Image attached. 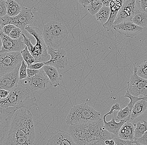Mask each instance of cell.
Returning a JSON list of instances; mask_svg holds the SVG:
<instances>
[{"label":"cell","instance_id":"obj_6","mask_svg":"<svg viewBox=\"0 0 147 145\" xmlns=\"http://www.w3.org/2000/svg\"><path fill=\"white\" fill-rule=\"evenodd\" d=\"M101 114L92 107L86 104L73 106L69 111L66 123L69 125L85 123L97 120L101 118Z\"/></svg>","mask_w":147,"mask_h":145},{"label":"cell","instance_id":"obj_48","mask_svg":"<svg viewBox=\"0 0 147 145\" xmlns=\"http://www.w3.org/2000/svg\"><path fill=\"white\" fill-rule=\"evenodd\" d=\"M2 30V27L1 25V24H0V32H1Z\"/></svg>","mask_w":147,"mask_h":145},{"label":"cell","instance_id":"obj_15","mask_svg":"<svg viewBox=\"0 0 147 145\" xmlns=\"http://www.w3.org/2000/svg\"><path fill=\"white\" fill-rule=\"evenodd\" d=\"M120 104L119 103H115L111 107L110 111L104 115L103 117V120L104 123V127L107 131L110 133L114 135L115 136L118 135L119 130L124 124L126 122L125 120L119 121V122H116L114 116L113 117L112 120L110 121L107 122L106 120V118L107 115H111L115 110H121Z\"/></svg>","mask_w":147,"mask_h":145},{"label":"cell","instance_id":"obj_13","mask_svg":"<svg viewBox=\"0 0 147 145\" xmlns=\"http://www.w3.org/2000/svg\"><path fill=\"white\" fill-rule=\"evenodd\" d=\"M47 52L50 55L51 59L44 62L46 65L54 66L57 69L64 68L67 66V52L63 48L55 50L47 47Z\"/></svg>","mask_w":147,"mask_h":145},{"label":"cell","instance_id":"obj_8","mask_svg":"<svg viewBox=\"0 0 147 145\" xmlns=\"http://www.w3.org/2000/svg\"><path fill=\"white\" fill-rule=\"evenodd\" d=\"M23 60L21 52L0 53V76L13 71Z\"/></svg>","mask_w":147,"mask_h":145},{"label":"cell","instance_id":"obj_5","mask_svg":"<svg viewBox=\"0 0 147 145\" xmlns=\"http://www.w3.org/2000/svg\"><path fill=\"white\" fill-rule=\"evenodd\" d=\"M25 30L33 36L36 40V45L33 46L31 41L32 38H28L22 33L23 41L29 52L36 60L37 62L44 63L47 61L49 54L47 47L44 40L42 32L38 28L29 25L25 27Z\"/></svg>","mask_w":147,"mask_h":145},{"label":"cell","instance_id":"obj_36","mask_svg":"<svg viewBox=\"0 0 147 145\" xmlns=\"http://www.w3.org/2000/svg\"><path fill=\"white\" fill-rule=\"evenodd\" d=\"M7 15L6 1L0 0V17H3Z\"/></svg>","mask_w":147,"mask_h":145},{"label":"cell","instance_id":"obj_47","mask_svg":"<svg viewBox=\"0 0 147 145\" xmlns=\"http://www.w3.org/2000/svg\"><path fill=\"white\" fill-rule=\"evenodd\" d=\"M135 141H136V140H135ZM133 145H142V144H139V143H138V142H137V141H135V143H134V144H133Z\"/></svg>","mask_w":147,"mask_h":145},{"label":"cell","instance_id":"obj_27","mask_svg":"<svg viewBox=\"0 0 147 145\" xmlns=\"http://www.w3.org/2000/svg\"><path fill=\"white\" fill-rule=\"evenodd\" d=\"M147 131V121L143 120L142 123L138 122L134 131L135 139L140 138Z\"/></svg>","mask_w":147,"mask_h":145},{"label":"cell","instance_id":"obj_19","mask_svg":"<svg viewBox=\"0 0 147 145\" xmlns=\"http://www.w3.org/2000/svg\"><path fill=\"white\" fill-rule=\"evenodd\" d=\"M123 2L124 0H112L110 2L109 5L110 8V16L107 22L102 25L103 27L107 31L111 30L118 12L122 7Z\"/></svg>","mask_w":147,"mask_h":145},{"label":"cell","instance_id":"obj_21","mask_svg":"<svg viewBox=\"0 0 147 145\" xmlns=\"http://www.w3.org/2000/svg\"><path fill=\"white\" fill-rule=\"evenodd\" d=\"M147 110V97L138 101L133 106L127 122H132L135 119L143 114Z\"/></svg>","mask_w":147,"mask_h":145},{"label":"cell","instance_id":"obj_4","mask_svg":"<svg viewBox=\"0 0 147 145\" xmlns=\"http://www.w3.org/2000/svg\"><path fill=\"white\" fill-rule=\"evenodd\" d=\"M42 33L47 47L55 50L62 48L69 35L66 26L55 21H51L45 25Z\"/></svg>","mask_w":147,"mask_h":145},{"label":"cell","instance_id":"obj_33","mask_svg":"<svg viewBox=\"0 0 147 145\" xmlns=\"http://www.w3.org/2000/svg\"><path fill=\"white\" fill-rule=\"evenodd\" d=\"M28 65L23 60L19 70V81L24 80L27 78V69Z\"/></svg>","mask_w":147,"mask_h":145},{"label":"cell","instance_id":"obj_1","mask_svg":"<svg viewBox=\"0 0 147 145\" xmlns=\"http://www.w3.org/2000/svg\"><path fill=\"white\" fill-rule=\"evenodd\" d=\"M69 134L78 145L90 144L96 141H104L117 137L105 129L103 119L85 123L70 125Z\"/></svg>","mask_w":147,"mask_h":145},{"label":"cell","instance_id":"obj_7","mask_svg":"<svg viewBox=\"0 0 147 145\" xmlns=\"http://www.w3.org/2000/svg\"><path fill=\"white\" fill-rule=\"evenodd\" d=\"M34 20V16L32 9L27 7H22V11L16 16H5L0 17V24L2 27L7 25H12L20 29L22 31H24L25 27L31 25Z\"/></svg>","mask_w":147,"mask_h":145},{"label":"cell","instance_id":"obj_9","mask_svg":"<svg viewBox=\"0 0 147 145\" xmlns=\"http://www.w3.org/2000/svg\"><path fill=\"white\" fill-rule=\"evenodd\" d=\"M140 9H141L139 2L137 0L124 1L113 25H118L125 21H131L138 10Z\"/></svg>","mask_w":147,"mask_h":145},{"label":"cell","instance_id":"obj_34","mask_svg":"<svg viewBox=\"0 0 147 145\" xmlns=\"http://www.w3.org/2000/svg\"><path fill=\"white\" fill-rule=\"evenodd\" d=\"M22 30L18 27H15L10 32L9 36L13 39H18L22 36Z\"/></svg>","mask_w":147,"mask_h":145},{"label":"cell","instance_id":"obj_35","mask_svg":"<svg viewBox=\"0 0 147 145\" xmlns=\"http://www.w3.org/2000/svg\"><path fill=\"white\" fill-rule=\"evenodd\" d=\"M113 140L116 145H133L136 141L135 139L133 141H127L120 139L119 137L115 138Z\"/></svg>","mask_w":147,"mask_h":145},{"label":"cell","instance_id":"obj_37","mask_svg":"<svg viewBox=\"0 0 147 145\" xmlns=\"http://www.w3.org/2000/svg\"><path fill=\"white\" fill-rule=\"evenodd\" d=\"M15 27H16L13 25H10V24L6 25L5 26L3 27L2 32L5 35L9 36L10 32Z\"/></svg>","mask_w":147,"mask_h":145},{"label":"cell","instance_id":"obj_30","mask_svg":"<svg viewBox=\"0 0 147 145\" xmlns=\"http://www.w3.org/2000/svg\"><path fill=\"white\" fill-rule=\"evenodd\" d=\"M103 5L100 0L95 1L87 6V9L89 13L92 16L95 15L102 7Z\"/></svg>","mask_w":147,"mask_h":145},{"label":"cell","instance_id":"obj_3","mask_svg":"<svg viewBox=\"0 0 147 145\" xmlns=\"http://www.w3.org/2000/svg\"><path fill=\"white\" fill-rule=\"evenodd\" d=\"M37 106L35 97H31V91L26 86L18 84L9 92L5 98L0 99V107L13 108L16 110L24 108L31 110L33 106Z\"/></svg>","mask_w":147,"mask_h":145},{"label":"cell","instance_id":"obj_39","mask_svg":"<svg viewBox=\"0 0 147 145\" xmlns=\"http://www.w3.org/2000/svg\"><path fill=\"white\" fill-rule=\"evenodd\" d=\"M135 139L137 142L141 144L147 145V131L144 133V134L141 138Z\"/></svg>","mask_w":147,"mask_h":145},{"label":"cell","instance_id":"obj_14","mask_svg":"<svg viewBox=\"0 0 147 145\" xmlns=\"http://www.w3.org/2000/svg\"><path fill=\"white\" fill-rule=\"evenodd\" d=\"M112 28L120 35L132 39L141 33L143 29V28L138 26L130 21L122 22L113 25Z\"/></svg>","mask_w":147,"mask_h":145},{"label":"cell","instance_id":"obj_28","mask_svg":"<svg viewBox=\"0 0 147 145\" xmlns=\"http://www.w3.org/2000/svg\"><path fill=\"white\" fill-rule=\"evenodd\" d=\"M131 111L129 108L128 106H127L125 108L123 109H121L119 110V112H117V114L116 116L114 114V117L116 120H118L119 121L125 120L127 122V120L129 118L130 115Z\"/></svg>","mask_w":147,"mask_h":145},{"label":"cell","instance_id":"obj_10","mask_svg":"<svg viewBox=\"0 0 147 145\" xmlns=\"http://www.w3.org/2000/svg\"><path fill=\"white\" fill-rule=\"evenodd\" d=\"M134 71L127 83V91L132 95L147 97V80L139 76L137 74V67L134 65Z\"/></svg>","mask_w":147,"mask_h":145},{"label":"cell","instance_id":"obj_24","mask_svg":"<svg viewBox=\"0 0 147 145\" xmlns=\"http://www.w3.org/2000/svg\"><path fill=\"white\" fill-rule=\"evenodd\" d=\"M131 22L142 28L147 27V12L139 9L136 13Z\"/></svg>","mask_w":147,"mask_h":145},{"label":"cell","instance_id":"obj_40","mask_svg":"<svg viewBox=\"0 0 147 145\" xmlns=\"http://www.w3.org/2000/svg\"><path fill=\"white\" fill-rule=\"evenodd\" d=\"M98 0H78L79 3L84 8H86L87 6L90 4Z\"/></svg>","mask_w":147,"mask_h":145},{"label":"cell","instance_id":"obj_12","mask_svg":"<svg viewBox=\"0 0 147 145\" xmlns=\"http://www.w3.org/2000/svg\"><path fill=\"white\" fill-rule=\"evenodd\" d=\"M25 84H27L30 91L34 92L45 89L47 85L49 83L48 77L43 69H40L38 74L32 77L26 78Z\"/></svg>","mask_w":147,"mask_h":145},{"label":"cell","instance_id":"obj_31","mask_svg":"<svg viewBox=\"0 0 147 145\" xmlns=\"http://www.w3.org/2000/svg\"><path fill=\"white\" fill-rule=\"evenodd\" d=\"M137 69L138 75L147 80V60H144L142 63L137 67Z\"/></svg>","mask_w":147,"mask_h":145},{"label":"cell","instance_id":"obj_22","mask_svg":"<svg viewBox=\"0 0 147 145\" xmlns=\"http://www.w3.org/2000/svg\"><path fill=\"white\" fill-rule=\"evenodd\" d=\"M134 131L135 128L132 123L126 122L119 130L118 137L124 140H135Z\"/></svg>","mask_w":147,"mask_h":145},{"label":"cell","instance_id":"obj_41","mask_svg":"<svg viewBox=\"0 0 147 145\" xmlns=\"http://www.w3.org/2000/svg\"><path fill=\"white\" fill-rule=\"evenodd\" d=\"M39 70H35V69H27V77H32L36 75L39 72Z\"/></svg>","mask_w":147,"mask_h":145},{"label":"cell","instance_id":"obj_43","mask_svg":"<svg viewBox=\"0 0 147 145\" xmlns=\"http://www.w3.org/2000/svg\"><path fill=\"white\" fill-rule=\"evenodd\" d=\"M139 2L141 10L146 12V9L147 8V0H140Z\"/></svg>","mask_w":147,"mask_h":145},{"label":"cell","instance_id":"obj_23","mask_svg":"<svg viewBox=\"0 0 147 145\" xmlns=\"http://www.w3.org/2000/svg\"><path fill=\"white\" fill-rule=\"evenodd\" d=\"M35 139L30 137L5 138L1 145H34Z\"/></svg>","mask_w":147,"mask_h":145},{"label":"cell","instance_id":"obj_20","mask_svg":"<svg viewBox=\"0 0 147 145\" xmlns=\"http://www.w3.org/2000/svg\"><path fill=\"white\" fill-rule=\"evenodd\" d=\"M42 69L48 77L50 85L54 87H56L60 85V83L62 80V76L58 69L51 65H46L43 66Z\"/></svg>","mask_w":147,"mask_h":145},{"label":"cell","instance_id":"obj_32","mask_svg":"<svg viewBox=\"0 0 147 145\" xmlns=\"http://www.w3.org/2000/svg\"><path fill=\"white\" fill-rule=\"evenodd\" d=\"M147 97H136V96L132 95L130 93H129L128 91H126L125 96H124V97L128 98L130 99V102L127 104V106H128L129 108V109L131 111H132L133 106L137 101L140 100L144 99L146 98Z\"/></svg>","mask_w":147,"mask_h":145},{"label":"cell","instance_id":"obj_2","mask_svg":"<svg viewBox=\"0 0 147 145\" xmlns=\"http://www.w3.org/2000/svg\"><path fill=\"white\" fill-rule=\"evenodd\" d=\"M33 117L30 110L18 109L11 118L8 133L5 138L30 137L35 138Z\"/></svg>","mask_w":147,"mask_h":145},{"label":"cell","instance_id":"obj_42","mask_svg":"<svg viewBox=\"0 0 147 145\" xmlns=\"http://www.w3.org/2000/svg\"><path fill=\"white\" fill-rule=\"evenodd\" d=\"M10 91L5 90V89H0V99L5 98L9 95Z\"/></svg>","mask_w":147,"mask_h":145},{"label":"cell","instance_id":"obj_44","mask_svg":"<svg viewBox=\"0 0 147 145\" xmlns=\"http://www.w3.org/2000/svg\"><path fill=\"white\" fill-rule=\"evenodd\" d=\"M103 6H109L110 2L112 0H100Z\"/></svg>","mask_w":147,"mask_h":145},{"label":"cell","instance_id":"obj_29","mask_svg":"<svg viewBox=\"0 0 147 145\" xmlns=\"http://www.w3.org/2000/svg\"><path fill=\"white\" fill-rule=\"evenodd\" d=\"M21 53L22 54L23 60L27 64L28 66H29L32 64L37 62L36 60L29 52L26 46L24 49L21 52Z\"/></svg>","mask_w":147,"mask_h":145},{"label":"cell","instance_id":"obj_45","mask_svg":"<svg viewBox=\"0 0 147 145\" xmlns=\"http://www.w3.org/2000/svg\"><path fill=\"white\" fill-rule=\"evenodd\" d=\"M105 144L106 145H115V144L114 140L113 139L111 140H107L105 141Z\"/></svg>","mask_w":147,"mask_h":145},{"label":"cell","instance_id":"obj_17","mask_svg":"<svg viewBox=\"0 0 147 145\" xmlns=\"http://www.w3.org/2000/svg\"><path fill=\"white\" fill-rule=\"evenodd\" d=\"M16 110L13 108L0 107V145L8 133L11 118Z\"/></svg>","mask_w":147,"mask_h":145},{"label":"cell","instance_id":"obj_16","mask_svg":"<svg viewBox=\"0 0 147 145\" xmlns=\"http://www.w3.org/2000/svg\"><path fill=\"white\" fill-rule=\"evenodd\" d=\"M21 64L12 71L0 76V89L10 91L18 85L19 82V70Z\"/></svg>","mask_w":147,"mask_h":145},{"label":"cell","instance_id":"obj_46","mask_svg":"<svg viewBox=\"0 0 147 145\" xmlns=\"http://www.w3.org/2000/svg\"><path fill=\"white\" fill-rule=\"evenodd\" d=\"M87 145H106L104 141H96Z\"/></svg>","mask_w":147,"mask_h":145},{"label":"cell","instance_id":"obj_26","mask_svg":"<svg viewBox=\"0 0 147 145\" xmlns=\"http://www.w3.org/2000/svg\"><path fill=\"white\" fill-rule=\"evenodd\" d=\"M110 14V7L103 6L99 12L95 15V16L97 22L103 25L108 21Z\"/></svg>","mask_w":147,"mask_h":145},{"label":"cell","instance_id":"obj_38","mask_svg":"<svg viewBox=\"0 0 147 145\" xmlns=\"http://www.w3.org/2000/svg\"><path fill=\"white\" fill-rule=\"evenodd\" d=\"M45 65V64L44 63L36 62L28 66V68L35 69V70H40L43 68V66Z\"/></svg>","mask_w":147,"mask_h":145},{"label":"cell","instance_id":"obj_25","mask_svg":"<svg viewBox=\"0 0 147 145\" xmlns=\"http://www.w3.org/2000/svg\"><path fill=\"white\" fill-rule=\"evenodd\" d=\"M6 4L7 15L9 16H16L22 11V7L20 5L14 0H7Z\"/></svg>","mask_w":147,"mask_h":145},{"label":"cell","instance_id":"obj_50","mask_svg":"<svg viewBox=\"0 0 147 145\" xmlns=\"http://www.w3.org/2000/svg\"><path fill=\"white\" fill-rule=\"evenodd\" d=\"M115 145H116V144H115Z\"/></svg>","mask_w":147,"mask_h":145},{"label":"cell","instance_id":"obj_49","mask_svg":"<svg viewBox=\"0 0 147 145\" xmlns=\"http://www.w3.org/2000/svg\"><path fill=\"white\" fill-rule=\"evenodd\" d=\"M126 1V0H124V1Z\"/></svg>","mask_w":147,"mask_h":145},{"label":"cell","instance_id":"obj_11","mask_svg":"<svg viewBox=\"0 0 147 145\" xmlns=\"http://www.w3.org/2000/svg\"><path fill=\"white\" fill-rule=\"evenodd\" d=\"M0 37L2 42L1 49L0 53L9 52H21L24 49L26 46L23 41V37L18 39H13L9 36L0 32Z\"/></svg>","mask_w":147,"mask_h":145},{"label":"cell","instance_id":"obj_18","mask_svg":"<svg viewBox=\"0 0 147 145\" xmlns=\"http://www.w3.org/2000/svg\"><path fill=\"white\" fill-rule=\"evenodd\" d=\"M47 145H78L69 133L58 130L51 134Z\"/></svg>","mask_w":147,"mask_h":145}]
</instances>
